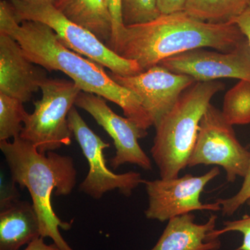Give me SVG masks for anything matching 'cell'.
<instances>
[{
  "label": "cell",
  "instance_id": "6da1fadb",
  "mask_svg": "<svg viewBox=\"0 0 250 250\" xmlns=\"http://www.w3.org/2000/svg\"><path fill=\"white\" fill-rule=\"evenodd\" d=\"M0 33L14 38L31 62L49 72H63L82 91L116 104L140 129L147 131L153 126L139 98L115 82L104 67L67 48L47 24L30 21L18 22L11 2L6 0L0 1Z\"/></svg>",
  "mask_w": 250,
  "mask_h": 250
},
{
  "label": "cell",
  "instance_id": "7a4b0ae2",
  "mask_svg": "<svg viewBox=\"0 0 250 250\" xmlns=\"http://www.w3.org/2000/svg\"><path fill=\"white\" fill-rule=\"evenodd\" d=\"M246 39L236 23L204 22L183 11L161 15L145 24L125 26L112 50L137 62L146 71L166 59L194 49L231 52Z\"/></svg>",
  "mask_w": 250,
  "mask_h": 250
},
{
  "label": "cell",
  "instance_id": "3957f363",
  "mask_svg": "<svg viewBox=\"0 0 250 250\" xmlns=\"http://www.w3.org/2000/svg\"><path fill=\"white\" fill-rule=\"evenodd\" d=\"M14 184L25 188L32 199V205L40 222L41 237H48L60 250H74L67 244L60 229L69 230L72 224L57 216L52 207V195H70L77 184V172L73 159L54 152L41 153L37 148L21 139L12 143L0 141Z\"/></svg>",
  "mask_w": 250,
  "mask_h": 250
},
{
  "label": "cell",
  "instance_id": "277c9868",
  "mask_svg": "<svg viewBox=\"0 0 250 250\" xmlns=\"http://www.w3.org/2000/svg\"><path fill=\"white\" fill-rule=\"evenodd\" d=\"M224 89L225 84L219 81L197 82L154 126L156 135L150 152L160 178L178 177L187 167L202 117L213 96Z\"/></svg>",
  "mask_w": 250,
  "mask_h": 250
},
{
  "label": "cell",
  "instance_id": "5b68a950",
  "mask_svg": "<svg viewBox=\"0 0 250 250\" xmlns=\"http://www.w3.org/2000/svg\"><path fill=\"white\" fill-rule=\"evenodd\" d=\"M41 90L42 98L34 102L20 137L46 154L71 144L68 115L82 90L72 81L49 78Z\"/></svg>",
  "mask_w": 250,
  "mask_h": 250
},
{
  "label": "cell",
  "instance_id": "8992f818",
  "mask_svg": "<svg viewBox=\"0 0 250 250\" xmlns=\"http://www.w3.org/2000/svg\"><path fill=\"white\" fill-rule=\"evenodd\" d=\"M10 2L18 22L30 21L47 24L65 47L107 67L112 73L133 76L143 72L137 62L120 57L90 31L67 19L53 5L30 4L20 0Z\"/></svg>",
  "mask_w": 250,
  "mask_h": 250
},
{
  "label": "cell",
  "instance_id": "52a82bcc",
  "mask_svg": "<svg viewBox=\"0 0 250 250\" xmlns=\"http://www.w3.org/2000/svg\"><path fill=\"white\" fill-rule=\"evenodd\" d=\"M250 164V150L237 139L232 125L210 104L199 125L196 141L187 167L215 165L223 167L229 183L243 177Z\"/></svg>",
  "mask_w": 250,
  "mask_h": 250
},
{
  "label": "cell",
  "instance_id": "ba28073f",
  "mask_svg": "<svg viewBox=\"0 0 250 250\" xmlns=\"http://www.w3.org/2000/svg\"><path fill=\"white\" fill-rule=\"evenodd\" d=\"M214 167L201 176L187 174L182 177L146 181L148 207L145 215L149 220L161 223L195 210L221 211L218 202L202 203L200 195L206 186L220 174Z\"/></svg>",
  "mask_w": 250,
  "mask_h": 250
},
{
  "label": "cell",
  "instance_id": "9c48e42d",
  "mask_svg": "<svg viewBox=\"0 0 250 250\" xmlns=\"http://www.w3.org/2000/svg\"><path fill=\"white\" fill-rule=\"evenodd\" d=\"M68 123L89 166L88 173L80 185V191L95 200H100L106 192L114 190L129 197L136 188L145 184L146 180L139 172L116 174L108 169L104 151L110 147L109 143L90 129L74 106L69 113Z\"/></svg>",
  "mask_w": 250,
  "mask_h": 250
},
{
  "label": "cell",
  "instance_id": "30bf717a",
  "mask_svg": "<svg viewBox=\"0 0 250 250\" xmlns=\"http://www.w3.org/2000/svg\"><path fill=\"white\" fill-rule=\"evenodd\" d=\"M75 106L84 110L93 117L113 139L116 155L110 160L114 170L126 164H134L143 170L152 169V161L140 146L139 140L147 135L129 118L115 113L105 99L94 94L81 91Z\"/></svg>",
  "mask_w": 250,
  "mask_h": 250
},
{
  "label": "cell",
  "instance_id": "8fae6325",
  "mask_svg": "<svg viewBox=\"0 0 250 250\" xmlns=\"http://www.w3.org/2000/svg\"><path fill=\"white\" fill-rule=\"evenodd\" d=\"M197 48L162 61L159 64L179 75H186L197 82L218 79L250 81V46L248 39L229 52Z\"/></svg>",
  "mask_w": 250,
  "mask_h": 250
},
{
  "label": "cell",
  "instance_id": "7c38bea8",
  "mask_svg": "<svg viewBox=\"0 0 250 250\" xmlns=\"http://www.w3.org/2000/svg\"><path fill=\"white\" fill-rule=\"evenodd\" d=\"M108 74L139 98L154 126L174 107L184 92L197 82L188 75L174 73L160 65L133 76Z\"/></svg>",
  "mask_w": 250,
  "mask_h": 250
},
{
  "label": "cell",
  "instance_id": "4fadbf2b",
  "mask_svg": "<svg viewBox=\"0 0 250 250\" xmlns=\"http://www.w3.org/2000/svg\"><path fill=\"white\" fill-rule=\"evenodd\" d=\"M47 79L45 69L31 62L14 38L0 33V93L27 103Z\"/></svg>",
  "mask_w": 250,
  "mask_h": 250
},
{
  "label": "cell",
  "instance_id": "5bb4252c",
  "mask_svg": "<svg viewBox=\"0 0 250 250\" xmlns=\"http://www.w3.org/2000/svg\"><path fill=\"white\" fill-rule=\"evenodd\" d=\"M218 216L211 215L204 224L187 213L168 220L155 246L149 250H219L220 236L216 233Z\"/></svg>",
  "mask_w": 250,
  "mask_h": 250
},
{
  "label": "cell",
  "instance_id": "9a60e30c",
  "mask_svg": "<svg viewBox=\"0 0 250 250\" xmlns=\"http://www.w3.org/2000/svg\"><path fill=\"white\" fill-rule=\"evenodd\" d=\"M40 237V222L33 205L17 199L1 207L0 250H19Z\"/></svg>",
  "mask_w": 250,
  "mask_h": 250
},
{
  "label": "cell",
  "instance_id": "2e32d148",
  "mask_svg": "<svg viewBox=\"0 0 250 250\" xmlns=\"http://www.w3.org/2000/svg\"><path fill=\"white\" fill-rule=\"evenodd\" d=\"M55 7L109 47L113 24L107 0H59Z\"/></svg>",
  "mask_w": 250,
  "mask_h": 250
},
{
  "label": "cell",
  "instance_id": "e0dca14e",
  "mask_svg": "<svg viewBox=\"0 0 250 250\" xmlns=\"http://www.w3.org/2000/svg\"><path fill=\"white\" fill-rule=\"evenodd\" d=\"M250 0H187L186 12L204 22H233L249 6Z\"/></svg>",
  "mask_w": 250,
  "mask_h": 250
},
{
  "label": "cell",
  "instance_id": "ac0fdd59",
  "mask_svg": "<svg viewBox=\"0 0 250 250\" xmlns=\"http://www.w3.org/2000/svg\"><path fill=\"white\" fill-rule=\"evenodd\" d=\"M221 111L232 126L250 124V81L240 80L227 92Z\"/></svg>",
  "mask_w": 250,
  "mask_h": 250
},
{
  "label": "cell",
  "instance_id": "d6986e66",
  "mask_svg": "<svg viewBox=\"0 0 250 250\" xmlns=\"http://www.w3.org/2000/svg\"><path fill=\"white\" fill-rule=\"evenodd\" d=\"M28 116L22 102L0 93V141L20 136Z\"/></svg>",
  "mask_w": 250,
  "mask_h": 250
},
{
  "label": "cell",
  "instance_id": "ffe728a7",
  "mask_svg": "<svg viewBox=\"0 0 250 250\" xmlns=\"http://www.w3.org/2000/svg\"><path fill=\"white\" fill-rule=\"evenodd\" d=\"M121 14L124 26L149 22L161 15L157 0H121Z\"/></svg>",
  "mask_w": 250,
  "mask_h": 250
},
{
  "label": "cell",
  "instance_id": "44dd1931",
  "mask_svg": "<svg viewBox=\"0 0 250 250\" xmlns=\"http://www.w3.org/2000/svg\"><path fill=\"white\" fill-rule=\"evenodd\" d=\"M250 198V164L248 172L243 177L241 188L232 197L225 199H218L217 202L221 206V212L223 215H232L240 208L246 204Z\"/></svg>",
  "mask_w": 250,
  "mask_h": 250
},
{
  "label": "cell",
  "instance_id": "7402d4cb",
  "mask_svg": "<svg viewBox=\"0 0 250 250\" xmlns=\"http://www.w3.org/2000/svg\"><path fill=\"white\" fill-rule=\"evenodd\" d=\"M250 208V198L246 202ZM229 232H238L243 235L241 246L234 250H250V215H245L241 218L224 222L221 229H217L216 233L220 236Z\"/></svg>",
  "mask_w": 250,
  "mask_h": 250
},
{
  "label": "cell",
  "instance_id": "603a6c76",
  "mask_svg": "<svg viewBox=\"0 0 250 250\" xmlns=\"http://www.w3.org/2000/svg\"><path fill=\"white\" fill-rule=\"evenodd\" d=\"M107 2L113 24V35L111 44L108 47L112 49L125 26L122 19L121 0H107Z\"/></svg>",
  "mask_w": 250,
  "mask_h": 250
},
{
  "label": "cell",
  "instance_id": "cb8c5ba5",
  "mask_svg": "<svg viewBox=\"0 0 250 250\" xmlns=\"http://www.w3.org/2000/svg\"><path fill=\"white\" fill-rule=\"evenodd\" d=\"M187 0H157L161 15H168L186 11Z\"/></svg>",
  "mask_w": 250,
  "mask_h": 250
},
{
  "label": "cell",
  "instance_id": "d4e9b609",
  "mask_svg": "<svg viewBox=\"0 0 250 250\" xmlns=\"http://www.w3.org/2000/svg\"><path fill=\"white\" fill-rule=\"evenodd\" d=\"M244 34L250 46V4L246 9L233 21Z\"/></svg>",
  "mask_w": 250,
  "mask_h": 250
},
{
  "label": "cell",
  "instance_id": "484cf974",
  "mask_svg": "<svg viewBox=\"0 0 250 250\" xmlns=\"http://www.w3.org/2000/svg\"><path fill=\"white\" fill-rule=\"evenodd\" d=\"M24 250H60L54 243L47 245L44 241V238L40 237L28 245Z\"/></svg>",
  "mask_w": 250,
  "mask_h": 250
},
{
  "label": "cell",
  "instance_id": "4316f807",
  "mask_svg": "<svg viewBox=\"0 0 250 250\" xmlns=\"http://www.w3.org/2000/svg\"><path fill=\"white\" fill-rule=\"evenodd\" d=\"M20 1H24L26 3H30V4H42L55 5L58 3L59 0H20Z\"/></svg>",
  "mask_w": 250,
  "mask_h": 250
}]
</instances>
